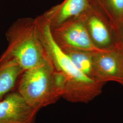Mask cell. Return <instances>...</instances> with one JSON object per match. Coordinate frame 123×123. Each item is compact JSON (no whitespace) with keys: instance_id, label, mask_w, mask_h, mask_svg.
Wrapping results in <instances>:
<instances>
[{"instance_id":"cell-1","label":"cell","mask_w":123,"mask_h":123,"mask_svg":"<svg viewBox=\"0 0 123 123\" xmlns=\"http://www.w3.org/2000/svg\"><path fill=\"white\" fill-rule=\"evenodd\" d=\"M38 35L54 70L61 98L73 103H87L100 94L105 84L84 74L53 38L49 23L36 18Z\"/></svg>"},{"instance_id":"cell-2","label":"cell","mask_w":123,"mask_h":123,"mask_svg":"<svg viewBox=\"0 0 123 123\" xmlns=\"http://www.w3.org/2000/svg\"><path fill=\"white\" fill-rule=\"evenodd\" d=\"M6 36L8 45L0 62L12 61L25 71L48 60L38 35L36 19H20L10 28Z\"/></svg>"},{"instance_id":"cell-3","label":"cell","mask_w":123,"mask_h":123,"mask_svg":"<svg viewBox=\"0 0 123 123\" xmlns=\"http://www.w3.org/2000/svg\"><path fill=\"white\" fill-rule=\"evenodd\" d=\"M18 92L30 105L38 110L61 98L49 58L39 65L23 71L19 78Z\"/></svg>"},{"instance_id":"cell-4","label":"cell","mask_w":123,"mask_h":123,"mask_svg":"<svg viewBox=\"0 0 123 123\" xmlns=\"http://www.w3.org/2000/svg\"><path fill=\"white\" fill-rule=\"evenodd\" d=\"M51 29L54 41L62 49L91 52L101 50L97 48L91 39L83 15Z\"/></svg>"},{"instance_id":"cell-5","label":"cell","mask_w":123,"mask_h":123,"mask_svg":"<svg viewBox=\"0 0 123 123\" xmlns=\"http://www.w3.org/2000/svg\"><path fill=\"white\" fill-rule=\"evenodd\" d=\"M90 2L83 16L93 43L100 49L120 48L117 31L101 10Z\"/></svg>"},{"instance_id":"cell-6","label":"cell","mask_w":123,"mask_h":123,"mask_svg":"<svg viewBox=\"0 0 123 123\" xmlns=\"http://www.w3.org/2000/svg\"><path fill=\"white\" fill-rule=\"evenodd\" d=\"M119 48L101 49L92 52L94 78L97 82L104 84L115 82L123 85Z\"/></svg>"},{"instance_id":"cell-7","label":"cell","mask_w":123,"mask_h":123,"mask_svg":"<svg viewBox=\"0 0 123 123\" xmlns=\"http://www.w3.org/2000/svg\"><path fill=\"white\" fill-rule=\"evenodd\" d=\"M38 111L18 91L9 92L0 100V123H33Z\"/></svg>"},{"instance_id":"cell-8","label":"cell","mask_w":123,"mask_h":123,"mask_svg":"<svg viewBox=\"0 0 123 123\" xmlns=\"http://www.w3.org/2000/svg\"><path fill=\"white\" fill-rule=\"evenodd\" d=\"M90 5V0H64L41 16L53 28L81 16L88 10Z\"/></svg>"},{"instance_id":"cell-9","label":"cell","mask_w":123,"mask_h":123,"mask_svg":"<svg viewBox=\"0 0 123 123\" xmlns=\"http://www.w3.org/2000/svg\"><path fill=\"white\" fill-rule=\"evenodd\" d=\"M23 71L12 61L0 62V100L13 89Z\"/></svg>"},{"instance_id":"cell-10","label":"cell","mask_w":123,"mask_h":123,"mask_svg":"<svg viewBox=\"0 0 123 123\" xmlns=\"http://www.w3.org/2000/svg\"><path fill=\"white\" fill-rule=\"evenodd\" d=\"M105 14L118 34L123 24V0H91Z\"/></svg>"},{"instance_id":"cell-11","label":"cell","mask_w":123,"mask_h":123,"mask_svg":"<svg viewBox=\"0 0 123 123\" xmlns=\"http://www.w3.org/2000/svg\"><path fill=\"white\" fill-rule=\"evenodd\" d=\"M62 50L79 70L89 78L95 80L94 78L92 64L93 52L74 49Z\"/></svg>"},{"instance_id":"cell-12","label":"cell","mask_w":123,"mask_h":123,"mask_svg":"<svg viewBox=\"0 0 123 123\" xmlns=\"http://www.w3.org/2000/svg\"><path fill=\"white\" fill-rule=\"evenodd\" d=\"M119 44L121 47H123V24L121 27L119 32Z\"/></svg>"},{"instance_id":"cell-13","label":"cell","mask_w":123,"mask_h":123,"mask_svg":"<svg viewBox=\"0 0 123 123\" xmlns=\"http://www.w3.org/2000/svg\"><path fill=\"white\" fill-rule=\"evenodd\" d=\"M119 56L120 58V61L122 67V70L123 74V47L120 48L119 49Z\"/></svg>"}]
</instances>
